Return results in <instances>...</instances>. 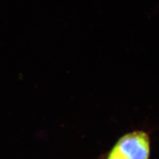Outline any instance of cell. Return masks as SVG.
Wrapping results in <instances>:
<instances>
[{
    "label": "cell",
    "instance_id": "1",
    "mask_svg": "<svg viewBox=\"0 0 159 159\" xmlns=\"http://www.w3.org/2000/svg\"><path fill=\"white\" fill-rule=\"evenodd\" d=\"M112 150L125 159H148L151 152L150 138L143 131L129 133L119 139Z\"/></svg>",
    "mask_w": 159,
    "mask_h": 159
},
{
    "label": "cell",
    "instance_id": "2",
    "mask_svg": "<svg viewBox=\"0 0 159 159\" xmlns=\"http://www.w3.org/2000/svg\"><path fill=\"white\" fill-rule=\"evenodd\" d=\"M107 159H125V158L122 157L120 155H119V154L116 151L111 150V152H109V154L108 155Z\"/></svg>",
    "mask_w": 159,
    "mask_h": 159
}]
</instances>
